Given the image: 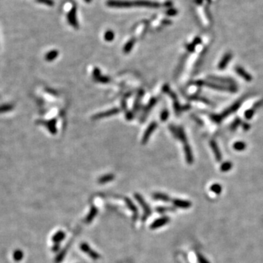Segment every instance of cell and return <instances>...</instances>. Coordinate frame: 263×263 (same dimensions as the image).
I'll return each mask as SVG.
<instances>
[{"label":"cell","mask_w":263,"mask_h":263,"mask_svg":"<svg viewBox=\"0 0 263 263\" xmlns=\"http://www.w3.org/2000/svg\"><path fill=\"white\" fill-rule=\"evenodd\" d=\"M107 5L113 8H130L134 7V1L128 0H108Z\"/></svg>","instance_id":"cell-1"},{"label":"cell","mask_w":263,"mask_h":263,"mask_svg":"<svg viewBox=\"0 0 263 263\" xmlns=\"http://www.w3.org/2000/svg\"><path fill=\"white\" fill-rule=\"evenodd\" d=\"M134 7H148V8H159L160 4L156 1H148V0H136L134 1Z\"/></svg>","instance_id":"cell-2"},{"label":"cell","mask_w":263,"mask_h":263,"mask_svg":"<svg viewBox=\"0 0 263 263\" xmlns=\"http://www.w3.org/2000/svg\"><path fill=\"white\" fill-rule=\"evenodd\" d=\"M134 197H135L136 200L140 203V205L142 206V209L144 210V215H143V218L142 219H145V218H147L151 213V210H150V207L148 206V204L146 203L144 199L142 198V196L139 194H134Z\"/></svg>","instance_id":"cell-3"},{"label":"cell","mask_w":263,"mask_h":263,"mask_svg":"<svg viewBox=\"0 0 263 263\" xmlns=\"http://www.w3.org/2000/svg\"><path fill=\"white\" fill-rule=\"evenodd\" d=\"M67 20L71 26H73L74 28H78V23L77 20V8L75 7H72L68 12Z\"/></svg>","instance_id":"cell-4"},{"label":"cell","mask_w":263,"mask_h":263,"mask_svg":"<svg viewBox=\"0 0 263 263\" xmlns=\"http://www.w3.org/2000/svg\"><path fill=\"white\" fill-rule=\"evenodd\" d=\"M80 248L83 252L86 253L90 256V257L93 259H98L99 258V254L98 253H96V251H94L91 248V247L89 246V245L85 243H81L80 245Z\"/></svg>","instance_id":"cell-5"},{"label":"cell","mask_w":263,"mask_h":263,"mask_svg":"<svg viewBox=\"0 0 263 263\" xmlns=\"http://www.w3.org/2000/svg\"><path fill=\"white\" fill-rule=\"evenodd\" d=\"M169 218L167 216H164V217H161V218H157V219L155 220L151 224H150V228L151 229H158V228L161 227V226L165 225L167 224V223L169 222Z\"/></svg>","instance_id":"cell-6"},{"label":"cell","mask_w":263,"mask_h":263,"mask_svg":"<svg viewBox=\"0 0 263 263\" xmlns=\"http://www.w3.org/2000/svg\"><path fill=\"white\" fill-rule=\"evenodd\" d=\"M235 71L239 75L241 76L243 79H245V80H247V81H251V80H252V77H251L248 72H245L244 69H243L242 67H240V66H237V67L235 68Z\"/></svg>","instance_id":"cell-7"},{"label":"cell","mask_w":263,"mask_h":263,"mask_svg":"<svg viewBox=\"0 0 263 263\" xmlns=\"http://www.w3.org/2000/svg\"><path fill=\"white\" fill-rule=\"evenodd\" d=\"M231 58H232V54L230 53H226L224 56H223L222 59L221 60V61L218 64V68L221 69L225 68V66L227 65V64L229 63V61H230Z\"/></svg>","instance_id":"cell-8"},{"label":"cell","mask_w":263,"mask_h":263,"mask_svg":"<svg viewBox=\"0 0 263 263\" xmlns=\"http://www.w3.org/2000/svg\"><path fill=\"white\" fill-rule=\"evenodd\" d=\"M173 204L175 206L182 207V208H188L191 206V202L186 200H181V199H174Z\"/></svg>","instance_id":"cell-9"},{"label":"cell","mask_w":263,"mask_h":263,"mask_svg":"<svg viewBox=\"0 0 263 263\" xmlns=\"http://www.w3.org/2000/svg\"><path fill=\"white\" fill-rule=\"evenodd\" d=\"M98 210L96 207H91V210H90L89 213H88V216H86L85 218V222L86 223H91L92 221V220L95 218V216L97 214Z\"/></svg>","instance_id":"cell-10"},{"label":"cell","mask_w":263,"mask_h":263,"mask_svg":"<svg viewBox=\"0 0 263 263\" xmlns=\"http://www.w3.org/2000/svg\"><path fill=\"white\" fill-rule=\"evenodd\" d=\"M64 237H65V233L64 232H62V231H58L53 236V238H52V240L53 242H55V243H58L59 242L62 241Z\"/></svg>","instance_id":"cell-11"},{"label":"cell","mask_w":263,"mask_h":263,"mask_svg":"<svg viewBox=\"0 0 263 263\" xmlns=\"http://www.w3.org/2000/svg\"><path fill=\"white\" fill-rule=\"evenodd\" d=\"M210 145H211L212 149L213 150V153H214L215 156H216V159L217 161H220L221 160V153H220L219 149H218V146H217V144L214 141H211L210 142Z\"/></svg>","instance_id":"cell-12"},{"label":"cell","mask_w":263,"mask_h":263,"mask_svg":"<svg viewBox=\"0 0 263 263\" xmlns=\"http://www.w3.org/2000/svg\"><path fill=\"white\" fill-rule=\"evenodd\" d=\"M153 197L154 199H156V200H161L164 202H169L170 200V198L167 194H161V193H155Z\"/></svg>","instance_id":"cell-13"},{"label":"cell","mask_w":263,"mask_h":263,"mask_svg":"<svg viewBox=\"0 0 263 263\" xmlns=\"http://www.w3.org/2000/svg\"><path fill=\"white\" fill-rule=\"evenodd\" d=\"M125 200H126V205H127V206L129 207V208L130 209V210L133 212V213H134V214H135V216H137V207H136L135 205H134V204H133V202H132L131 199H128V198H126V199H125Z\"/></svg>","instance_id":"cell-14"},{"label":"cell","mask_w":263,"mask_h":263,"mask_svg":"<svg viewBox=\"0 0 263 263\" xmlns=\"http://www.w3.org/2000/svg\"><path fill=\"white\" fill-rule=\"evenodd\" d=\"M114 178L113 175H107L105 176L102 177L101 178L99 179V183H107V182H109L110 180H113Z\"/></svg>","instance_id":"cell-15"},{"label":"cell","mask_w":263,"mask_h":263,"mask_svg":"<svg viewBox=\"0 0 263 263\" xmlns=\"http://www.w3.org/2000/svg\"><path fill=\"white\" fill-rule=\"evenodd\" d=\"M39 4H43L49 7H53L54 5V1L53 0H35Z\"/></svg>","instance_id":"cell-16"},{"label":"cell","mask_w":263,"mask_h":263,"mask_svg":"<svg viewBox=\"0 0 263 263\" xmlns=\"http://www.w3.org/2000/svg\"><path fill=\"white\" fill-rule=\"evenodd\" d=\"M245 148V145L243 142H237L234 144V148L237 150H242Z\"/></svg>","instance_id":"cell-17"},{"label":"cell","mask_w":263,"mask_h":263,"mask_svg":"<svg viewBox=\"0 0 263 263\" xmlns=\"http://www.w3.org/2000/svg\"><path fill=\"white\" fill-rule=\"evenodd\" d=\"M114 38V33L112 31H107L104 34V39L107 41H111Z\"/></svg>","instance_id":"cell-18"},{"label":"cell","mask_w":263,"mask_h":263,"mask_svg":"<svg viewBox=\"0 0 263 263\" xmlns=\"http://www.w3.org/2000/svg\"><path fill=\"white\" fill-rule=\"evenodd\" d=\"M231 167H232V164H231V163L225 162V163H224L222 165H221V169L222 171H227L230 169Z\"/></svg>","instance_id":"cell-19"},{"label":"cell","mask_w":263,"mask_h":263,"mask_svg":"<svg viewBox=\"0 0 263 263\" xmlns=\"http://www.w3.org/2000/svg\"><path fill=\"white\" fill-rule=\"evenodd\" d=\"M22 256H23V253L20 251H16L14 254V258L15 260H20L22 259Z\"/></svg>","instance_id":"cell-20"},{"label":"cell","mask_w":263,"mask_h":263,"mask_svg":"<svg viewBox=\"0 0 263 263\" xmlns=\"http://www.w3.org/2000/svg\"><path fill=\"white\" fill-rule=\"evenodd\" d=\"M177 13H178V11H177V9H172V8L167 9V12H166V14H167V15H169V16H173V15H176Z\"/></svg>","instance_id":"cell-21"},{"label":"cell","mask_w":263,"mask_h":263,"mask_svg":"<svg viewBox=\"0 0 263 263\" xmlns=\"http://www.w3.org/2000/svg\"><path fill=\"white\" fill-rule=\"evenodd\" d=\"M57 56V52L56 51H51L48 53L46 56V58L47 59H52V58H55Z\"/></svg>","instance_id":"cell-22"},{"label":"cell","mask_w":263,"mask_h":263,"mask_svg":"<svg viewBox=\"0 0 263 263\" xmlns=\"http://www.w3.org/2000/svg\"><path fill=\"white\" fill-rule=\"evenodd\" d=\"M253 114H254V110H247V111L245 113V116L247 118H252Z\"/></svg>","instance_id":"cell-23"},{"label":"cell","mask_w":263,"mask_h":263,"mask_svg":"<svg viewBox=\"0 0 263 263\" xmlns=\"http://www.w3.org/2000/svg\"><path fill=\"white\" fill-rule=\"evenodd\" d=\"M198 260L199 261V263H208L206 261V259L201 255H198Z\"/></svg>","instance_id":"cell-24"},{"label":"cell","mask_w":263,"mask_h":263,"mask_svg":"<svg viewBox=\"0 0 263 263\" xmlns=\"http://www.w3.org/2000/svg\"><path fill=\"white\" fill-rule=\"evenodd\" d=\"M194 1H195L196 4H198V5H200V4H202L203 0H194Z\"/></svg>","instance_id":"cell-25"},{"label":"cell","mask_w":263,"mask_h":263,"mask_svg":"<svg viewBox=\"0 0 263 263\" xmlns=\"http://www.w3.org/2000/svg\"><path fill=\"white\" fill-rule=\"evenodd\" d=\"M165 4H166V5H167V7H169V6H171V5H172V3L169 2V1H168V2L166 3Z\"/></svg>","instance_id":"cell-26"},{"label":"cell","mask_w":263,"mask_h":263,"mask_svg":"<svg viewBox=\"0 0 263 263\" xmlns=\"http://www.w3.org/2000/svg\"><path fill=\"white\" fill-rule=\"evenodd\" d=\"M84 1H85V2H87V3H90L91 1V0H84Z\"/></svg>","instance_id":"cell-27"},{"label":"cell","mask_w":263,"mask_h":263,"mask_svg":"<svg viewBox=\"0 0 263 263\" xmlns=\"http://www.w3.org/2000/svg\"><path fill=\"white\" fill-rule=\"evenodd\" d=\"M207 1H210V0H207Z\"/></svg>","instance_id":"cell-28"}]
</instances>
